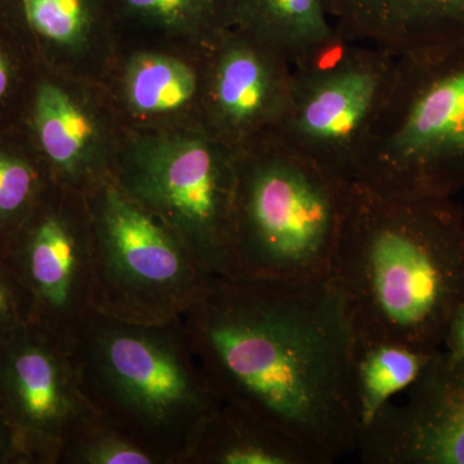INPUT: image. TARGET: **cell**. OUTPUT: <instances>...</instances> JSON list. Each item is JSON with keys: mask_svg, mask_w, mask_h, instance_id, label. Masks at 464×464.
<instances>
[{"mask_svg": "<svg viewBox=\"0 0 464 464\" xmlns=\"http://www.w3.org/2000/svg\"><path fill=\"white\" fill-rule=\"evenodd\" d=\"M181 320L221 401L285 433L316 464L355 453V333L331 277L213 275Z\"/></svg>", "mask_w": 464, "mask_h": 464, "instance_id": "cell-1", "label": "cell"}, {"mask_svg": "<svg viewBox=\"0 0 464 464\" xmlns=\"http://www.w3.org/2000/svg\"><path fill=\"white\" fill-rule=\"evenodd\" d=\"M331 279L357 340L441 350L464 304L463 208L353 182Z\"/></svg>", "mask_w": 464, "mask_h": 464, "instance_id": "cell-2", "label": "cell"}, {"mask_svg": "<svg viewBox=\"0 0 464 464\" xmlns=\"http://www.w3.org/2000/svg\"><path fill=\"white\" fill-rule=\"evenodd\" d=\"M88 405L160 464H183L221 404L181 317L124 322L94 311L69 341Z\"/></svg>", "mask_w": 464, "mask_h": 464, "instance_id": "cell-3", "label": "cell"}, {"mask_svg": "<svg viewBox=\"0 0 464 464\" xmlns=\"http://www.w3.org/2000/svg\"><path fill=\"white\" fill-rule=\"evenodd\" d=\"M351 186L273 136L237 150L226 275L329 279Z\"/></svg>", "mask_w": 464, "mask_h": 464, "instance_id": "cell-4", "label": "cell"}, {"mask_svg": "<svg viewBox=\"0 0 464 464\" xmlns=\"http://www.w3.org/2000/svg\"><path fill=\"white\" fill-rule=\"evenodd\" d=\"M353 183L391 197L464 191V39L395 56Z\"/></svg>", "mask_w": 464, "mask_h": 464, "instance_id": "cell-5", "label": "cell"}, {"mask_svg": "<svg viewBox=\"0 0 464 464\" xmlns=\"http://www.w3.org/2000/svg\"><path fill=\"white\" fill-rule=\"evenodd\" d=\"M88 195L94 308L124 322L181 317L213 276L160 219L112 179Z\"/></svg>", "mask_w": 464, "mask_h": 464, "instance_id": "cell-6", "label": "cell"}, {"mask_svg": "<svg viewBox=\"0 0 464 464\" xmlns=\"http://www.w3.org/2000/svg\"><path fill=\"white\" fill-rule=\"evenodd\" d=\"M393 65L395 56L389 52L340 36L320 53L292 65L288 105L270 136L353 182Z\"/></svg>", "mask_w": 464, "mask_h": 464, "instance_id": "cell-7", "label": "cell"}, {"mask_svg": "<svg viewBox=\"0 0 464 464\" xmlns=\"http://www.w3.org/2000/svg\"><path fill=\"white\" fill-rule=\"evenodd\" d=\"M114 182L167 225L210 274L227 273L235 150L201 130L164 137L137 150Z\"/></svg>", "mask_w": 464, "mask_h": 464, "instance_id": "cell-8", "label": "cell"}, {"mask_svg": "<svg viewBox=\"0 0 464 464\" xmlns=\"http://www.w3.org/2000/svg\"><path fill=\"white\" fill-rule=\"evenodd\" d=\"M402 402L391 401L360 432L366 464H464V359L436 351Z\"/></svg>", "mask_w": 464, "mask_h": 464, "instance_id": "cell-9", "label": "cell"}, {"mask_svg": "<svg viewBox=\"0 0 464 464\" xmlns=\"http://www.w3.org/2000/svg\"><path fill=\"white\" fill-rule=\"evenodd\" d=\"M11 267L29 298L30 324L72 340L96 311L88 208H47L24 237Z\"/></svg>", "mask_w": 464, "mask_h": 464, "instance_id": "cell-10", "label": "cell"}, {"mask_svg": "<svg viewBox=\"0 0 464 464\" xmlns=\"http://www.w3.org/2000/svg\"><path fill=\"white\" fill-rule=\"evenodd\" d=\"M0 405L9 423L57 449L93 411L79 389L69 341L27 324L0 338Z\"/></svg>", "mask_w": 464, "mask_h": 464, "instance_id": "cell-11", "label": "cell"}, {"mask_svg": "<svg viewBox=\"0 0 464 464\" xmlns=\"http://www.w3.org/2000/svg\"><path fill=\"white\" fill-rule=\"evenodd\" d=\"M292 79L285 57L225 27L213 43L208 72V133L235 151L270 136L288 105Z\"/></svg>", "mask_w": 464, "mask_h": 464, "instance_id": "cell-12", "label": "cell"}, {"mask_svg": "<svg viewBox=\"0 0 464 464\" xmlns=\"http://www.w3.org/2000/svg\"><path fill=\"white\" fill-rule=\"evenodd\" d=\"M337 33L393 56L463 41L464 0H325Z\"/></svg>", "mask_w": 464, "mask_h": 464, "instance_id": "cell-13", "label": "cell"}, {"mask_svg": "<svg viewBox=\"0 0 464 464\" xmlns=\"http://www.w3.org/2000/svg\"><path fill=\"white\" fill-rule=\"evenodd\" d=\"M226 20L292 65L340 38L325 0H225Z\"/></svg>", "mask_w": 464, "mask_h": 464, "instance_id": "cell-14", "label": "cell"}, {"mask_svg": "<svg viewBox=\"0 0 464 464\" xmlns=\"http://www.w3.org/2000/svg\"><path fill=\"white\" fill-rule=\"evenodd\" d=\"M183 464H316L295 440L237 406L221 401Z\"/></svg>", "mask_w": 464, "mask_h": 464, "instance_id": "cell-15", "label": "cell"}, {"mask_svg": "<svg viewBox=\"0 0 464 464\" xmlns=\"http://www.w3.org/2000/svg\"><path fill=\"white\" fill-rule=\"evenodd\" d=\"M34 121L43 151L70 185L90 173L96 125L65 91L44 83L36 92Z\"/></svg>", "mask_w": 464, "mask_h": 464, "instance_id": "cell-16", "label": "cell"}, {"mask_svg": "<svg viewBox=\"0 0 464 464\" xmlns=\"http://www.w3.org/2000/svg\"><path fill=\"white\" fill-rule=\"evenodd\" d=\"M433 353L395 342L355 338L353 393L362 430L418 380Z\"/></svg>", "mask_w": 464, "mask_h": 464, "instance_id": "cell-17", "label": "cell"}, {"mask_svg": "<svg viewBox=\"0 0 464 464\" xmlns=\"http://www.w3.org/2000/svg\"><path fill=\"white\" fill-rule=\"evenodd\" d=\"M199 72L190 63L163 54L133 57L125 74V94L140 114H166L190 105L201 90Z\"/></svg>", "mask_w": 464, "mask_h": 464, "instance_id": "cell-18", "label": "cell"}, {"mask_svg": "<svg viewBox=\"0 0 464 464\" xmlns=\"http://www.w3.org/2000/svg\"><path fill=\"white\" fill-rule=\"evenodd\" d=\"M61 464H160L118 427L92 411L60 442Z\"/></svg>", "mask_w": 464, "mask_h": 464, "instance_id": "cell-19", "label": "cell"}, {"mask_svg": "<svg viewBox=\"0 0 464 464\" xmlns=\"http://www.w3.org/2000/svg\"><path fill=\"white\" fill-rule=\"evenodd\" d=\"M145 16L213 43L227 26L225 0H127Z\"/></svg>", "mask_w": 464, "mask_h": 464, "instance_id": "cell-20", "label": "cell"}, {"mask_svg": "<svg viewBox=\"0 0 464 464\" xmlns=\"http://www.w3.org/2000/svg\"><path fill=\"white\" fill-rule=\"evenodd\" d=\"M29 25L48 41L74 45L87 30L83 0H23Z\"/></svg>", "mask_w": 464, "mask_h": 464, "instance_id": "cell-21", "label": "cell"}, {"mask_svg": "<svg viewBox=\"0 0 464 464\" xmlns=\"http://www.w3.org/2000/svg\"><path fill=\"white\" fill-rule=\"evenodd\" d=\"M38 188V173L27 161L0 151V231L25 216L33 207Z\"/></svg>", "mask_w": 464, "mask_h": 464, "instance_id": "cell-22", "label": "cell"}, {"mask_svg": "<svg viewBox=\"0 0 464 464\" xmlns=\"http://www.w3.org/2000/svg\"><path fill=\"white\" fill-rule=\"evenodd\" d=\"M441 350L454 359H464V304L451 319Z\"/></svg>", "mask_w": 464, "mask_h": 464, "instance_id": "cell-23", "label": "cell"}, {"mask_svg": "<svg viewBox=\"0 0 464 464\" xmlns=\"http://www.w3.org/2000/svg\"><path fill=\"white\" fill-rule=\"evenodd\" d=\"M3 427L0 426V462H2L3 459H5V457L8 456V454L12 453V444H14V440L23 438V436H25L26 433H24L23 431H20V430H14V432L5 433L3 431Z\"/></svg>", "mask_w": 464, "mask_h": 464, "instance_id": "cell-24", "label": "cell"}, {"mask_svg": "<svg viewBox=\"0 0 464 464\" xmlns=\"http://www.w3.org/2000/svg\"><path fill=\"white\" fill-rule=\"evenodd\" d=\"M9 85V70L2 52H0V99L5 96Z\"/></svg>", "mask_w": 464, "mask_h": 464, "instance_id": "cell-25", "label": "cell"}]
</instances>
